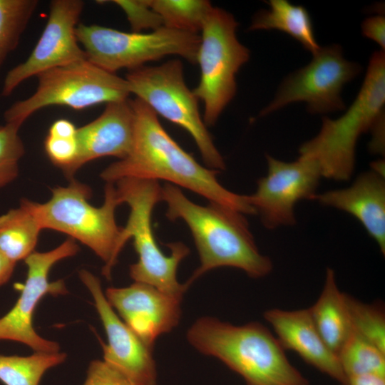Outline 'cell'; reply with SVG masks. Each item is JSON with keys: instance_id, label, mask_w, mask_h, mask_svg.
Masks as SVG:
<instances>
[{"instance_id": "d4e9b609", "label": "cell", "mask_w": 385, "mask_h": 385, "mask_svg": "<svg viewBox=\"0 0 385 385\" xmlns=\"http://www.w3.org/2000/svg\"><path fill=\"white\" fill-rule=\"evenodd\" d=\"M338 357L346 379L361 375L385 377V352L353 330Z\"/></svg>"}, {"instance_id": "d6a6232c", "label": "cell", "mask_w": 385, "mask_h": 385, "mask_svg": "<svg viewBox=\"0 0 385 385\" xmlns=\"http://www.w3.org/2000/svg\"><path fill=\"white\" fill-rule=\"evenodd\" d=\"M384 113L378 118L370 130L372 131L373 138L371 142L370 148L372 152L376 153H384Z\"/></svg>"}, {"instance_id": "9a60e30c", "label": "cell", "mask_w": 385, "mask_h": 385, "mask_svg": "<svg viewBox=\"0 0 385 385\" xmlns=\"http://www.w3.org/2000/svg\"><path fill=\"white\" fill-rule=\"evenodd\" d=\"M78 276L93 297L107 335L108 344H103V360L121 371L134 385H156L153 349L148 346L117 315L96 276L85 269L78 272Z\"/></svg>"}, {"instance_id": "3957f363", "label": "cell", "mask_w": 385, "mask_h": 385, "mask_svg": "<svg viewBox=\"0 0 385 385\" xmlns=\"http://www.w3.org/2000/svg\"><path fill=\"white\" fill-rule=\"evenodd\" d=\"M186 336L195 349L220 360L247 385H309L277 338L261 323L237 326L204 317L191 325Z\"/></svg>"}, {"instance_id": "44dd1931", "label": "cell", "mask_w": 385, "mask_h": 385, "mask_svg": "<svg viewBox=\"0 0 385 385\" xmlns=\"http://www.w3.org/2000/svg\"><path fill=\"white\" fill-rule=\"evenodd\" d=\"M33 202L23 198L0 216V253L15 263L34 252L43 230Z\"/></svg>"}, {"instance_id": "ffe728a7", "label": "cell", "mask_w": 385, "mask_h": 385, "mask_svg": "<svg viewBox=\"0 0 385 385\" xmlns=\"http://www.w3.org/2000/svg\"><path fill=\"white\" fill-rule=\"evenodd\" d=\"M309 309L313 322L322 339L337 356L352 332L345 293L340 291L334 271L328 267L322 291Z\"/></svg>"}, {"instance_id": "6da1fadb", "label": "cell", "mask_w": 385, "mask_h": 385, "mask_svg": "<svg viewBox=\"0 0 385 385\" xmlns=\"http://www.w3.org/2000/svg\"><path fill=\"white\" fill-rule=\"evenodd\" d=\"M134 133L130 152L106 167L100 177L106 183L123 178L165 181L244 215H255L247 195L225 188L217 178L220 173L200 164L166 132L158 115L143 101L130 100Z\"/></svg>"}, {"instance_id": "8992f818", "label": "cell", "mask_w": 385, "mask_h": 385, "mask_svg": "<svg viewBox=\"0 0 385 385\" xmlns=\"http://www.w3.org/2000/svg\"><path fill=\"white\" fill-rule=\"evenodd\" d=\"M121 203L130 207L125 227L121 229L124 246L129 239L138 255V261L129 267V275L135 282L151 285L169 294L183 297L188 287L177 278L179 264L190 253L183 242L166 244L170 254L165 255L155 240L151 218L157 203L162 201L159 182L135 178H123L115 183Z\"/></svg>"}, {"instance_id": "7c38bea8", "label": "cell", "mask_w": 385, "mask_h": 385, "mask_svg": "<svg viewBox=\"0 0 385 385\" xmlns=\"http://www.w3.org/2000/svg\"><path fill=\"white\" fill-rule=\"evenodd\" d=\"M79 246L72 238L57 247L43 252H34L24 262L27 274L21 294L14 307L0 318V340L24 344L34 352L56 353L60 345L41 337L33 327V315L41 299L46 294L57 296L67 293L63 279L49 281L52 267L59 261L75 256Z\"/></svg>"}, {"instance_id": "52a82bcc", "label": "cell", "mask_w": 385, "mask_h": 385, "mask_svg": "<svg viewBox=\"0 0 385 385\" xmlns=\"http://www.w3.org/2000/svg\"><path fill=\"white\" fill-rule=\"evenodd\" d=\"M183 65L173 59L156 66H143L125 76L129 91L157 115L179 125L192 138L208 168L221 171L225 163L200 115L198 99L187 86Z\"/></svg>"}, {"instance_id": "8fae6325", "label": "cell", "mask_w": 385, "mask_h": 385, "mask_svg": "<svg viewBox=\"0 0 385 385\" xmlns=\"http://www.w3.org/2000/svg\"><path fill=\"white\" fill-rule=\"evenodd\" d=\"M361 66L347 61L338 44L321 47L306 66L290 73L279 86L274 99L260 113L268 115L289 103L303 101L312 113L344 110L343 86L360 72Z\"/></svg>"}, {"instance_id": "ba28073f", "label": "cell", "mask_w": 385, "mask_h": 385, "mask_svg": "<svg viewBox=\"0 0 385 385\" xmlns=\"http://www.w3.org/2000/svg\"><path fill=\"white\" fill-rule=\"evenodd\" d=\"M36 76V91L5 111V123L21 125L30 115L47 106L81 110L124 101L130 94L125 78L101 68L87 58L51 68Z\"/></svg>"}, {"instance_id": "e575fe53", "label": "cell", "mask_w": 385, "mask_h": 385, "mask_svg": "<svg viewBox=\"0 0 385 385\" xmlns=\"http://www.w3.org/2000/svg\"><path fill=\"white\" fill-rule=\"evenodd\" d=\"M16 264L0 253V286L10 279Z\"/></svg>"}, {"instance_id": "f1b7e54d", "label": "cell", "mask_w": 385, "mask_h": 385, "mask_svg": "<svg viewBox=\"0 0 385 385\" xmlns=\"http://www.w3.org/2000/svg\"><path fill=\"white\" fill-rule=\"evenodd\" d=\"M21 126L15 123L0 125V188L13 182L19 175V163L25 153L19 135Z\"/></svg>"}, {"instance_id": "7402d4cb", "label": "cell", "mask_w": 385, "mask_h": 385, "mask_svg": "<svg viewBox=\"0 0 385 385\" xmlns=\"http://www.w3.org/2000/svg\"><path fill=\"white\" fill-rule=\"evenodd\" d=\"M269 10H262L254 17L250 31L276 29L299 41L312 54L320 46L316 40L313 24L307 10L287 0H270Z\"/></svg>"}, {"instance_id": "5b68a950", "label": "cell", "mask_w": 385, "mask_h": 385, "mask_svg": "<svg viewBox=\"0 0 385 385\" xmlns=\"http://www.w3.org/2000/svg\"><path fill=\"white\" fill-rule=\"evenodd\" d=\"M384 103L385 55L379 51L372 54L362 86L347 111L335 120L324 117L319 133L299 148V157L315 161L322 177L349 180L356 142L384 113Z\"/></svg>"}, {"instance_id": "7a4b0ae2", "label": "cell", "mask_w": 385, "mask_h": 385, "mask_svg": "<svg viewBox=\"0 0 385 385\" xmlns=\"http://www.w3.org/2000/svg\"><path fill=\"white\" fill-rule=\"evenodd\" d=\"M162 201L167 205L169 220L180 219L187 225L198 252L200 264L185 283L188 288L219 267L237 268L255 279L272 271V262L260 252L244 214L216 202L197 205L180 188L167 183L162 186Z\"/></svg>"}, {"instance_id": "1f68e13d", "label": "cell", "mask_w": 385, "mask_h": 385, "mask_svg": "<svg viewBox=\"0 0 385 385\" xmlns=\"http://www.w3.org/2000/svg\"><path fill=\"white\" fill-rule=\"evenodd\" d=\"M362 33L377 43L383 51L385 48V19L382 15L369 17L361 25Z\"/></svg>"}, {"instance_id": "277c9868", "label": "cell", "mask_w": 385, "mask_h": 385, "mask_svg": "<svg viewBox=\"0 0 385 385\" xmlns=\"http://www.w3.org/2000/svg\"><path fill=\"white\" fill-rule=\"evenodd\" d=\"M51 198L44 203L33 202L43 229L64 233L89 247L104 262L102 274L111 278L113 267L123 248L121 227L116 224L115 212L121 203L113 183H106L104 201L93 206L89 186L76 180L66 186L52 188Z\"/></svg>"}, {"instance_id": "d6986e66", "label": "cell", "mask_w": 385, "mask_h": 385, "mask_svg": "<svg viewBox=\"0 0 385 385\" xmlns=\"http://www.w3.org/2000/svg\"><path fill=\"white\" fill-rule=\"evenodd\" d=\"M314 200L355 217L385 254L384 175L373 170L358 175L346 188L316 194Z\"/></svg>"}, {"instance_id": "603a6c76", "label": "cell", "mask_w": 385, "mask_h": 385, "mask_svg": "<svg viewBox=\"0 0 385 385\" xmlns=\"http://www.w3.org/2000/svg\"><path fill=\"white\" fill-rule=\"evenodd\" d=\"M66 359L64 352H34L26 356L0 354V381L4 385H39L49 369Z\"/></svg>"}, {"instance_id": "30bf717a", "label": "cell", "mask_w": 385, "mask_h": 385, "mask_svg": "<svg viewBox=\"0 0 385 385\" xmlns=\"http://www.w3.org/2000/svg\"><path fill=\"white\" fill-rule=\"evenodd\" d=\"M237 26L232 14L212 7L200 31L196 58L200 78L192 91L204 104L202 118L206 126L215 124L234 98L236 74L250 58L249 49L237 38Z\"/></svg>"}, {"instance_id": "e0dca14e", "label": "cell", "mask_w": 385, "mask_h": 385, "mask_svg": "<svg viewBox=\"0 0 385 385\" xmlns=\"http://www.w3.org/2000/svg\"><path fill=\"white\" fill-rule=\"evenodd\" d=\"M134 112L130 99L106 104L94 120L77 128L78 155L63 174L69 180L87 163L106 156L125 158L130 152Z\"/></svg>"}, {"instance_id": "484cf974", "label": "cell", "mask_w": 385, "mask_h": 385, "mask_svg": "<svg viewBox=\"0 0 385 385\" xmlns=\"http://www.w3.org/2000/svg\"><path fill=\"white\" fill-rule=\"evenodd\" d=\"M38 4L37 0H0V68L17 47Z\"/></svg>"}, {"instance_id": "836d02e7", "label": "cell", "mask_w": 385, "mask_h": 385, "mask_svg": "<svg viewBox=\"0 0 385 385\" xmlns=\"http://www.w3.org/2000/svg\"><path fill=\"white\" fill-rule=\"evenodd\" d=\"M344 385H385V377L376 375H361L349 377Z\"/></svg>"}, {"instance_id": "cb8c5ba5", "label": "cell", "mask_w": 385, "mask_h": 385, "mask_svg": "<svg viewBox=\"0 0 385 385\" xmlns=\"http://www.w3.org/2000/svg\"><path fill=\"white\" fill-rule=\"evenodd\" d=\"M150 7L160 16L163 26L198 34L212 9L206 0H148Z\"/></svg>"}, {"instance_id": "4316f807", "label": "cell", "mask_w": 385, "mask_h": 385, "mask_svg": "<svg viewBox=\"0 0 385 385\" xmlns=\"http://www.w3.org/2000/svg\"><path fill=\"white\" fill-rule=\"evenodd\" d=\"M352 330L385 352V314L381 306L363 303L345 294Z\"/></svg>"}, {"instance_id": "5bb4252c", "label": "cell", "mask_w": 385, "mask_h": 385, "mask_svg": "<svg viewBox=\"0 0 385 385\" xmlns=\"http://www.w3.org/2000/svg\"><path fill=\"white\" fill-rule=\"evenodd\" d=\"M81 0H53L45 28L27 59L6 73L1 89L9 96L25 80L51 68L86 58L76 28L83 11Z\"/></svg>"}, {"instance_id": "f546056e", "label": "cell", "mask_w": 385, "mask_h": 385, "mask_svg": "<svg viewBox=\"0 0 385 385\" xmlns=\"http://www.w3.org/2000/svg\"><path fill=\"white\" fill-rule=\"evenodd\" d=\"M125 14L133 32L155 31L163 27L160 16L150 7L148 0H114Z\"/></svg>"}, {"instance_id": "ac0fdd59", "label": "cell", "mask_w": 385, "mask_h": 385, "mask_svg": "<svg viewBox=\"0 0 385 385\" xmlns=\"http://www.w3.org/2000/svg\"><path fill=\"white\" fill-rule=\"evenodd\" d=\"M264 317L284 349L295 351L307 364L343 385L346 383L338 356L322 339L309 308L294 311L271 309L264 313Z\"/></svg>"}, {"instance_id": "83f0119b", "label": "cell", "mask_w": 385, "mask_h": 385, "mask_svg": "<svg viewBox=\"0 0 385 385\" xmlns=\"http://www.w3.org/2000/svg\"><path fill=\"white\" fill-rule=\"evenodd\" d=\"M43 144L51 162L65 173L78 155L77 128L68 120L58 119L50 126Z\"/></svg>"}, {"instance_id": "2e32d148", "label": "cell", "mask_w": 385, "mask_h": 385, "mask_svg": "<svg viewBox=\"0 0 385 385\" xmlns=\"http://www.w3.org/2000/svg\"><path fill=\"white\" fill-rule=\"evenodd\" d=\"M104 294L123 322L151 349L159 336L180 322L183 297L135 282L128 287H108Z\"/></svg>"}, {"instance_id": "4fadbf2b", "label": "cell", "mask_w": 385, "mask_h": 385, "mask_svg": "<svg viewBox=\"0 0 385 385\" xmlns=\"http://www.w3.org/2000/svg\"><path fill=\"white\" fill-rule=\"evenodd\" d=\"M267 174L260 178L255 192L247 195L255 215L265 227L272 230L296 223L294 205L303 199H314L322 178L317 163L299 157L284 162L266 155Z\"/></svg>"}, {"instance_id": "9c48e42d", "label": "cell", "mask_w": 385, "mask_h": 385, "mask_svg": "<svg viewBox=\"0 0 385 385\" xmlns=\"http://www.w3.org/2000/svg\"><path fill=\"white\" fill-rule=\"evenodd\" d=\"M76 36L86 58L113 73L122 68L133 70L171 55L195 64L200 42L199 34L163 26L143 33L81 24L76 28Z\"/></svg>"}, {"instance_id": "4dcf8cb0", "label": "cell", "mask_w": 385, "mask_h": 385, "mask_svg": "<svg viewBox=\"0 0 385 385\" xmlns=\"http://www.w3.org/2000/svg\"><path fill=\"white\" fill-rule=\"evenodd\" d=\"M83 385H134L118 368L105 360L96 359L88 365Z\"/></svg>"}]
</instances>
